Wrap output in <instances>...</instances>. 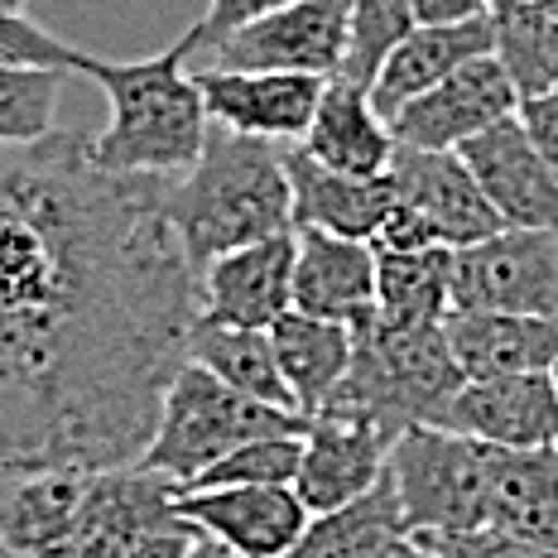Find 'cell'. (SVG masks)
Segmentation results:
<instances>
[{
  "instance_id": "cell-1",
  "label": "cell",
  "mask_w": 558,
  "mask_h": 558,
  "mask_svg": "<svg viewBox=\"0 0 558 558\" xmlns=\"http://www.w3.org/2000/svg\"><path fill=\"white\" fill-rule=\"evenodd\" d=\"M165 193L87 131L0 145V476L140 462L197 323Z\"/></svg>"
},
{
  "instance_id": "cell-2",
  "label": "cell",
  "mask_w": 558,
  "mask_h": 558,
  "mask_svg": "<svg viewBox=\"0 0 558 558\" xmlns=\"http://www.w3.org/2000/svg\"><path fill=\"white\" fill-rule=\"evenodd\" d=\"M203 49V34L189 25L165 53L111 63V58H77V73L92 77L111 101V121L92 135V159L107 173L140 179H179L197 165L207 140V107L197 92L189 58Z\"/></svg>"
},
{
  "instance_id": "cell-3",
  "label": "cell",
  "mask_w": 558,
  "mask_h": 558,
  "mask_svg": "<svg viewBox=\"0 0 558 558\" xmlns=\"http://www.w3.org/2000/svg\"><path fill=\"white\" fill-rule=\"evenodd\" d=\"M165 213L173 222V236L183 241L193 275H203L213 260L241 246L294 231L284 145L236 135L213 121L197 165L169 179Z\"/></svg>"
},
{
  "instance_id": "cell-4",
  "label": "cell",
  "mask_w": 558,
  "mask_h": 558,
  "mask_svg": "<svg viewBox=\"0 0 558 558\" xmlns=\"http://www.w3.org/2000/svg\"><path fill=\"white\" fill-rule=\"evenodd\" d=\"M462 390V371L452 362V347L444 323H418V328H395V323L371 318L356 328V356L318 414L356 418L376 428L395 448L404 428L444 424L448 400Z\"/></svg>"
},
{
  "instance_id": "cell-5",
  "label": "cell",
  "mask_w": 558,
  "mask_h": 558,
  "mask_svg": "<svg viewBox=\"0 0 558 558\" xmlns=\"http://www.w3.org/2000/svg\"><path fill=\"white\" fill-rule=\"evenodd\" d=\"M304 428H308L304 414H284L260 400H246V395L222 386L213 371L183 362L165 390L159 424L149 434L145 452H140V468L165 472L183 492L193 476H203L213 462H222L231 448L251 444V438L304 434Z\"/></svg>"
},
{
  "instance_id": "cell-6",
  "label": "cell",
  "mask_w": 558,
  "mask_h": 558,
  "mask_svg": "<svg viewBox=\"0 0 558 558\" xmlns=\"http://www.w3.org/2000/svg\"><path fill=\"white\" fill-rule=\"evenodd\" d=\"M404 534L458 539L486 530V444L438 424L404 428L386 458Z\"/></svg>"
},
{
  "instance_id": "cell-7",
  "label": "cell",
  "mask_w": 558,
  "mask_h": 558,
  "mask_svg": "<svg viewBox=\"0 0 558 558\" xmlns=\"http://www.w3.org/2000/svg\"><path fill=\"white\" fill-rule=\"evenodd\" d=\"M452 308L558 323V231L501 227L476 246L452 251Z\"/></svg>"
},
{
  "instance_id": "cell-8",
  "label": "cell",
  "mask_w": 558,
  "mask_h": 558,
  "mask_svg": "<svg viewBox=\"0 0 558 558\" xmlns=\"http://www.w3.org/2000/svg\"><path fill=\"white\" fill-rule=\"evenodd\" d=\"M352 15L347 0H294L213 44V63L227 73H308L337 77L347 63Z\"/></svg>"
},
{
  "instance_id": "cell-9",
  "label": "cell",
  "mask_w": 558,
  "mask_h": 558,
  "mask_svg": "<svg viewBox=\"0 0 558 558\" xmlns=\"http://www.w3.org/2000/svg\"><path fill=\"white\" fill-rule=\"evenodd\" d=\"M515 111H520V92L510 87L506 68L486 53L462 63L458 73H448L424 97H414L400 116H390V131L395 145L410 149H462L468 140L501 125Z\"/></svg>"
},
{
  "instance_id": "cell-10",
  "label": "cell",
  "mask_w": 558,
  "mask_h": 558,
  "mask_svg": "<svg viewBox=\"0 0 558 558\" xmlns=\"http://www.w3.org/2000/svg\"><path fill=\"white\" fill-rule=\"evenodd\" d=\"M179 515L197 534L217 539L231 558H289L308 530V510L294 486H217L179 492Z\"/></svg>"
},
{
  "instance_id": "cell-11",
  "label": "cell",
  "mask_w": 558,
  "mask_h": 558,
  "mask_svg": "<svg viewBox=\"0 0 558 558\" xmlns=\"http://www.w3.org/2000/svg\"><path fill=\"white\" fill-rule=\"evenodd\" d=\"M179 482L165 472H149L131 462V468H107L92 472L83 510H77L73 530V558H121L131 554L140 539L165 530L179 520Z\"/></svg>"
},
{
  "instance_id": "cell-12",
  "label": "cell",
  "mask_w": 558,
  "mask_h": 558,
  "mask_svg": "<svg viewBox=\"0 0 558 558\" xmlns=\"http://www.w3.org/2000/svg\"><path fill=\"white\" fill-rule=\"evenodd\" d=\"M207 121L227 125L236 135L270 140V145H299L318 111L328 77L308 73H227V68H197Z\"/></svg>"
},
{
  "instance_id": "cell-13",
  "label": "cell",
  "mask_w": 558,
  "mask_h": 558,
  "mask_svg": "<svg viewBox=\"0 0 558 558\" xmlns=\"http://www.w3.org/2000/svg\"><path fill=\"white\" fill-rule=\"evenodd\" d=\"M386 179L395 189V203L424 217V222L444 236V246H452V251L476 246V241L501 231V217H496V207L486 203V193L476 189L472 169L462 165L458 149L395 145Z\"/></svg>"
},
{
  "instance_id": "cell-14",
  "label": "cell",
  "mask_w": 558,
  "mask_h": 558,
  "mask_svg": "<svg viewBox=\"0 0 558 558\" xmlns=\"http://www.w3.org/2000/svg\"><path fill=\"white\" fill-rule=\"evenodd\" d=\"M458 155H462V165L472 169L486 203L496 207L501 227L558 231V173L549 169V159L539 155V145L530 140L520 111L506 116L492 131H482L476 140H468Z\"/></svg>"
},
{
  "instance_id": "cell-15",
  "label": "cell",
  "mask_w": 558,
  "mask_h": 558,
  "mask_svg": "<svg viewBox=\"0 0 558 558\" xmlns=\"http://www.w3.org/2000/svg\"><path fill=\"white\" fill-rule=\"evenodd\" d=\"M294 308V231L265 236L197 275V318L270 332Z\"/></svg>"
},
{
  "instance_id": "cell-16",
  "label": "cell",
  "mask_w": 558,
  "mask_h": 558,
  "mask_svg": "<svg viewBox=\"0 0 558 558\" xmlns=\"http://www.w3.org/2000/svg\"><path fill=\"white\" fill-rule=\"evenodd\" d=\"M486 448H558V390L554 376H492L462 380L448 400L444 424Z\"/></svg>"
},
{
  "instance_id": "cell-17",
  "label": "cell",
  "mask_w": 558,
  "mask_h": 558,
  "mask_svg": "<svg viewBox=\"0 0 558 558\" xmlns=\"http://www.w3.org/2000/svg\"><path fill=\"white\" fill-rule=\"evenodd\" d=\"M390 444L376 428L356 418L313 414L304 428V458H299L294 496L304 501L308 515H328L352 501H362L371 486L386 476Z\"/></svg>"
},
{
  "instance_id": "cell-18",
  "label": "cell",
  "mask_w": 558,
  "mask_h": 558,
  "mask_svg": "<svg viewBox=\"0 0 558 558\" xmlns=\"http://www.w3.org/2000/svg\"><path fill=\"white\" fill-rule=\"evenodd\" d=\"M294 308L362 328L376 318V251L332 231H294Z\"/></svg>"
},
{
  "instance_id": "cell-19",
  "label": "cell",
  "mask_w": 558,
  "mask_h": 558,
  "mask_svg": "<svg viewBox=\"0 0 558 558\" xmlns=\"http://www.w3.org/2000/svg\"><path fill=\"white\" fill-rule=\"evenodd\" d=\"M299 149L313 165L332 169V173H352V179H386L390 159H395V131L390 121L376 111L371 87L352 83V77H328L318 97Z\"/></svg>"
},
{
  "instance_id": "cell-20",
  "label": "cell",
  "mask_w": 558,
  "mask_h": 558,
  "mask_svg": "<svg viewBox=\"0 0 558 558\" xmlns=\"http://www.w3.org/2000/svg\"><path fill=\"white\" fill-rule=\"evenodd\" d=\"M486 530L558 554V448H486Z\"/></svg>"
},
{
  "instance_id": "cell-21",
  "label": "cell",
  "mask_w": 558,
  "mask_h": 558,
  "mask_svg": "<svg viewBox=\"0 0 558 558\" xmlns=\"http://www.w3.org/2000/svg\"><path fill=\"white\" fill-rule=\"evenodd\" d=\"M92 472L39 468L0 476V539L25 558H73V530Z\"/></svg>"
},
{
  "instance_id": "cell-22",
  "label": "cell",
  "mask_w": 558,
  "mask_h": 558,
  "mask_svg": "<svg viewBox=\"0 0 558 558\" xmlns=\"http://www.w3.org/2000/svg\"><path fill=\"white\" fill-rule=\"evenodd\" d=\"M289 193H294V231H332V236L376 241L395 213L390 179H352V173H332L313 165L299 145H284Z\"/></svg>"
},
{
  "instance_id": "cell-23",
  "label": "cell",
  "mask_w": 558,
  "mask_h": 558,
  "mask_svg": "<svg viewBox=\"0 0 558 558\" xmlns=\"http://www.w3.org/2000/svg\"><path fill=\"white\" fill-rule=\"evenodd\" d=\"M452 362L462 380L492 376H539L554 371L558 356V323L554 318H520V313H458L444 318Z\"/></svg>"
},
{
  "instance_id": "cell-24",
  "label": "cell",
  "mask_w": 558,
  "mask_h": 558,
  "mask_svg": "<svg viewBox=\"0 0 558 558\" xmlns=\"http://www.w3.org/2000/svg\"><path fill=\"white\" fill-rule=\"evenodd\" d=\"M486 53H492V15L468 20V25H414L400 39V49L380 63L376 83H371V101L390 121L414 97H424L428 87L444 83L448 73H458L462 63Z\"/></svg>"
},
{
  "instance_id": "cell-25",
  "label": "cell",
  "mask_w": 558,
  "mask_h": 558,
  "mask_svg": "<svg viewBox=\"0 0 558 558\" xmlns=\"http://www.w3.org/2000/svg\"><path fill=\"white\" fill-rule=\"evenodd\" d=\"M279 371H284L289 390H294L299 414L313 418L318 404L342 386V376L352 371L356 356V328L347 323H328V318H308V313L289 308L284 318L270 328Z\"/></svg>"
},
{
  "instance_id": "cell-26",
  "label": "cell",
  "mask_w": 558,
  "mask_h": 558,
  "mask_svg": "<svg viewBox=\"0 0 558 558\" xmlns=\"http://www.w3.org/2000/svg\"><path fill=\"white\" fill-rule=\"evenodd\" d=\"M189 362L213 371L222 386L246 395V400H260V404H270V410H284V414H299L294 390H289L284 371H279L270 332L197 318L193 332H189Z\"/></svg>"
},
{
  "instance_id": "cell-27",
  "label": "cell",
  "mask_w": 558,
  "mask_h": 558,
  "mask_svg": "<svg viewBox=\"0 0 558 558\" xmlns=\"http://www.w3.org/2000/svg\"><path fill=\"white\" fill-rule=\"evenodd\" d=\"M452 313V246L376 255V318L395 328L444 323Z\"/></svg>"
},
{
  "instance_id": "cell-28",
  "label": "cell",
  "mask_w": 558,
  "mask_h": 558,
  "mask_svg": "<svg viewBox=\"0 0 558 558\" xmlns=\"http://www.w3.org/2000/svg\"><path fill=\"white\" fill-rule=\"evenodd\" d=\"M404 534L400 506H395L390 482L380 476L362 501L313 515L299 549L289 558H386V549Z\"/></svg>"
},
{
  "instance_id": "cell-29",
  "label": "cell",
  "mask_w": 558,
  "mask_h": 558,
  "mask_svg": "<svg viewBox=\"0 0 558 558\" xmlns=\"http://www.w3.org/2000/svg\"><path fill=\"white\" fill-rule=\"evenodd\" d=\"M492 58L506 68L520 101L558 87V20L525 0L492 5Z\"/></svg>"
},
{
  "instance_id": "cell-30",
  "label": "cell",
  "mask_w": 558,
  "mask_h": 558,
  "mask_svg": "<svg viewBox=\"0 0 558 558\" xmlns=\"http://www.w3.org/2000/svg\"><path fill=\"white\" fill-rule=\"evenodd\" d=\"M68 73L53 68H0V145H34L53 135Z\"/></svg>"
},
{
  "instance_id": "cell-31",
  "label": "cell",
  "mask_w": 558,
  "mask_h": 558,
  "mask_svg": "<svg viewBox=\"0 0 558 558\" xmlns=\"http://www.w3.org/2000/svg\"><path fill=\"white\" fill-rule=\"evenodd\" d=\"M352 34H347V63L342 77L371 87L380 63L400 49V39L414 29V5L410 0H347Z\"/></svg>"
},
{
  "instance_id": "cell-32",
  "label": "cell",
  "mask_w": 558,
  "mask_h": 558,
  "mask_svg": "<svg viewBox=\"0 0 558 558\" xmlns=\"http://www.w3.org/2000/svg\"><path fill=\"white\" fill-rule=\"evenodd\" d=\"M299 458H304V434L251 438L231 448L222 462H213L203 476H193L183 492H217V486H294Z\"/></svg>"
},
{
  "instance_id": "cell-33",
  "label": "cell",
  "mask_w": 558,
  "mask_h": 558,
  "mask_svg": "<svg viewBox=\"0 0 558 558\" xmlns=\"http://www.w3.org/2000/svg\"><path fill=\"white\" fill-rule=\"evenodd\" d=\"M83 49L63 44L29 15H0V68H53V73H77Z\"/></svg>"
},
{
  "instance_id": "cell-34",
  "label": "cell",
  "mask_w": 558,
  "mask_h": 558,
  "mask_svg": "<svg viewBox=\"0 0 558 558\" xmlns=\"http://www.w3.org/2000/svg\"><path fill=\"white\" fill-rule=\"evenodd\" d=\"M279 5H294V0H207L203 20H197V34H203V49H213L222 34L251 25V20L270 15Z\"/></svg>"
},
{
  "instance_id": "cell-35",
  "label": "cell",
  "mask_w": 558,
  "mask_h": 558,
  "mask_svg": "<svg viewBox=\"0 0 558 558\" xmlns=\"http://www.w3.org/2000/svg\"><path fill=\"white\" fill-rule=\"evenodd\" d=\"M434 549H444L448 558H558L549 549H534V544L506 539V534L492 530H476V534H458V539H424Z\"/></svg>"
},
{
  "instance_id": "cell-36",
  "label": "cell",
  "mask_w": 558,
  "mask_h": 558,
  "mask_svg": "<svg viewBox=\"0 0 558 558\" xmlns=\"http://www.w3.org/2000/svg\"><path fill=\"white\" fill-rule=\"evenodd\" d=\"M428 246H444V236H438L434 227L424 222L418 213L395 203V213L386 217V227L376 231V241H371V251L376 255H395V251H428Z\"/></svg>"
},
{
  "instance_id": "cell-37",
  "label": "cell",
  "mask_w": 558,
  "mask_h": 558,
  "mask_svg": "<svg viewBox=\"0 0 558 558\" xmlns=\"http://www.w3.org/2000/svg\"><path fill=\"white\" fill-rule=\"evenodd\" d=\"M520 121H525L530 140L539 145V155L549 159V169L558 173V87L539 92V97L520 101Z\"/></svg>"
},
{
  "instance_id": "cell-38",
  "label": "cell",
  "mask_w": 558,
  "mask_h": 558,
  "mask_svg": "<svg viewBox=\"0 0 558 558\" xmlns=\"http://www.w3.org/2000/svg\"><path fill=\"white\" fill-rule=\"evenodd\" d=\"M203 539V534H197L189 520H173V525H165V530H155L149 534V539H140L131 554H121V558H189L193 554V544Z\"/></svg>"
},
{
  "instance_id": "cell-39",
  "label": "cell",
  "mask_w": 558,
  "mask_h": 558,
  "mask_svg": "<svg viewBox=\"0 0 558 558\" xmlns=\"http://www.w3.org/2000/svg\"><path fill=\"white\" fill-rule=\"evenodd\" d=\"M414 25H468V20L492 15L496 0H410Z\"/></svg>"
},
{
  "instance_id": "cell-40",
  "label": "cell",
  "mask_w": 558,
  "mask_h": 558,
  "mask_svg": "<svg viewBox=\"0 0 558 558\" xmlns=\"http://www.w3.org/2000/svg\"><path fill=\"white\" fill-rule=\"evenodd\" d=\"M386 558H448V554L434 549V544H424V539H414V534H400V539L386 549Z\"/></svg>"
},
{
  "instance_id": "cell-41",
  "label": "cell",
  "mask_w": 558,
  "mask_h": 558,
  "mask_svg": "<svg viewBox=\"0 0 558 558\" xmlns=\"http://www.w3.org/2000/svg\"><path fill=\"white\" fill-rule=\"evenodd\" d=\"M189 558H231V554H227L217 539H207V534H203V539L193 544V554H189Z\"/></svg>"
},
{
  "instance_id": "cell-42",
  "label": "cell",
  "mask_w": 558,
  "mask_h": 558,
  "mask_svg": "<svg viewBox=\"0 0 558 558\" xmlns=\"http://www.w3.org/2000/svg\"><path fill=\"white\" fill-rule=\"evenodd\" d=\"M0 15H25V0H0Z\"/></svg>"
},
{
  "instance_id": "cell-43",
  "label": "cell",
  "mask_w": 558,
  "mask_h": 558,
  "mask_svg": "<svg viewBox=\"0 0 558 558\" xmlns=\"http://www.w3.org/2000/svg\"><path fill=\"white\" fill-rule=\"evenodd\" d=\"M525 5H539L544 15H554V20H558V0H525Z\"/></svg>"
},
{
  "instance_id": "cell-44",
  "label": "cell",
  "mask_w": 558,
  "mask_h": 558,
  "mask_svg": "<svg viewBox=\"0 0 558 558\" xmlns=\"http://www.w3.org/2000/svg\"><path fill=\"white\" fill-rule=\"evenodd\" d=\"M0 558H25V554H20V549H10V544L0 539Z\"/></svg>"
}]
</instances>
